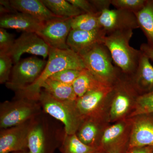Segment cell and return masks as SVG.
Wrapping results in <instances>:
<instances>
[{
    "label": "cell",
    "instance_id": "6da1fadb",
    "mask_svg": "<svg viewBox=\"0 0 153 153\" xmlns=\"http://www.w3.org/2000/svg\"><path fill=\"white\" fill-rule=\"evenodd\" d=\"M85 68L82 58L71 49L50 48L48 61L41 75L33 84L16 92V97L38 101L42 84L52 75L65 69L81 71Z\"/></svg>",
    "mask_w": 153,
    "mask_h": 153
},
{
    "label": "cell",
    "instance_id": "7a4b0ae2",
    "mask_svg": "<svg viewBox=\"0 0 153 153\" xmlns=\"http://www.w3.org/2000/svg\"><path fill=\"white\" fill-rule=\"evenodd\" d=\"M53 118L43 111L33 119L28 137L29 153H54L60 147L65 129Z\"/></svg>",
    "mask_w": 153,
    "mask_h": 153
},
{
    "label": "cell",
    "instance_id": "3957f363",
    "mask_svg": "<svg viewBox=\"0 0 153 153\" xmlns=\"http://www.w3.org/2000/svg\"><path fill=\"white\" fill-rule=\"evenodd\" d=\"M133 34V30L117 31L106 35L104 41L115 66L126 75L134 74L141 54L140 50L130 45Z\"/></svg>",
    "mask_w": 153,
    "mask_h": 153
},
{
    "label": "cell",
    "instance_id": "277c9868",
    "mask_svg": "<svg viewBox=\"0 0 153 153\" xmlns=\"http://www.w3.org/2000/svg\"><path fill=\"white\" fill-rule=\"evenodd\" d=\"M79 55L85 68L105 85L112 86L122 73L113 64L109 51L104 44H97Z\"/></svg>",
    "mask_w": 153,
    "mask_h": 153
},
{
    "label": "cell",
    "instance_id": "5b68a950",
    "mask_svg": "<svg viewBox=\"0 0 153 153\" xmlns=\"http://www.w3.org/2000/svg\"><path fill=\"white\" fill-rule=\"evenodd\" d=\"M38 102L44 112L63 125L66 134H76L83 120L76 108V101L59 100L42 89Z\"/></svg>",
    "mask_w": 153,
    "mask_h": 153
},
{
    "label": "cell",
    "instance_id": "8992f818",
    "mask_svg": "<svg viewBox=\"0 0 153 153\" xmlns=\"http://www.w3.org/2000/svg\"><path fill=\"white\" fill-rule=\"evenodd\" d=\"M43 110L38 101L17 97L0 106V128L6 129L20 125L33 120Z\"/></svg>",
    "mask_w": 153,
    "mask_h": 153
},
{
    "label": "cell",
    "instance_id": "52a82bcc",
    "mask_svg": "<svg viewBox=\"0 0 153 153\" xmlns=\"http://www.w3.org/2000/svg\"><path fill=\"white\" fill-rule=\"evenodd\" d=\"M47 61L36 57H28L16 63L6 87L16 92L25 89L38 79Z\"/></svg>",
    "mask_w": 153,
    "mask_h": 153
},
{
    "label": "cell",
    "instance_id": "ba28073f",
    "mask_svg": "<svg viewBox=\"0 0 153 153\" xmlns=\"http://www.w3.org/2000/svg\"><path fill=\"white\" fill-rule=\"evenodd\" d=\"M72 18H57L44 22L36 33L50 48L69 49L67 39L71 30Z\"/></svg>",
    "mask_w": 153,
    "mask_h": 153
},
{
    "label": "cell",
    "instance_id": "9c48e42d",
    "mask_svg": "<svg viewBox=\"0 0 153 153\" xmlns=\"http://www.w3.org/2000/svg\"><path fill=\"white\" fill-rule=\"evenodd\" d=\"M50 47L35 33H23L15 40L10 50L8 52L16 64L25 53L41 56L44 59L49 56Z\"/></svg>",
    "mask_w": 153,
    "mask_h": 153
},
{
    "label": "cell",
    "instance_id": "30bf717a",
    "mask_svg": "<svg viewBox=\"0 0 153 153\" xmlns=\"http://www.w3.org/2000/svg\"><path fill=\"white\" fill-rule=\"evenodd\" d=\"M33 120L10 128L1 129L0 153L28 151V137Z\"/></svg>",
    "mask_w": 153,
    "mask_h": 153
},
{
    "label": "cell",
    "instance_id": "8fae6325",
    "mask_svg": "<svg viewBox=\"0 0 153 153\" xmlns=\"http://www.w3.org/2000/svg\"><path fill=\"white\" fill-rule=\"evenodd\" d=\"M99 21L107 35L117 31L133 30L139 28L134 13L120 9L102 11L99 16Z\"/></svg>",
    "mask_w": 153,
    "mask_h": 153
},
{
    "label": "cell",
    "instance_id": "7c38bea8",
    "mask_svg": "<svg viewBox=\"0 0 153 153\" xmlns=\"http://www.w3.org/2000/svg\"><path fill=\"white\" fill-rule=\"evenodd\" d=\"M106 33L103 29L86 31L72 30L67 39L69 49L79 54L98 44H104Z\"/></svg>",
    "mask_w": 153,
    "mask_h": 153
},
{
    "label": "cell",
    "instance_id": "4fadbf2b",
    "mask_svg": "<svg viewBox=\"0 0 153 153\" xmlns=\"http://www.w3.org/2000/svg\"><path fill=\"white\" fill-rule=\"evenodd\" d=\"M112 86L102 84L98 87L89 91L82 97L77 98L76 105L82 119L85 117L94 116L99 107L108 95Z\"/></svg>",
    "mask_w": 153,
    "mask_h": 153
},
{
    "label": "cell",
    "instance_id": "5bb4252c",
    "mask_svg": "<svg viewBox=\"0 0 153 153\" xmlns=\"http://www.w3.org/2000/svg\"><path fill=\"white\" fill-rule=\"evenodd\" d=\"M129 146L130 149L153 147V114L143 115L134 124Z\"/></svg>",
    "mask_w": 153,
    "mask_h": 153
},
{
    "label": "cell",
    "instance_id": "9a60e30c",
    "mask_svg": "<svg viewBox=\"0 0 153 153\" xmlns=\"http://www.w3.org/2000/svg\"><path fill=\"white\" fill-rule=\"evenodd\" d=\"M44 23L27 14L18 12L4 14L0 19L1 28L20 30L24 33H36Z\"/></svg>",
    "mask_w": 153,
    "mask_h": 153
},
{
    "label": "cell",
    "instance_id": "2e32d148",
    "mask_svg": "<svg viewBox=\"0 0 153 153\" xmlns=\"http://www.w3.org/2000/svg\"><path fill=\"white\" fill-rule=\"evenodd\" d=\"M13 8L20 13L27 14L43 23L55 18L54 15L40 0H11Z\"/></svg>",
    "mask_w": 153,
    "mask_h": 153
},
{
    "label": "cell",
    "instance_id": "e0dca14e",
    "mask_svg": "<svg viewBox=\"0 0 153 153\" xmlns=\"http://www.w3.org/2000/svg\"><path fill=\"white\" fill-rule=\"evenodd\" d=\"M132 76L137 88L143 91L144 94L153 91V66L150 59L142 52L136 70Z\"/></svg>",
    "mask_w": 153,
    "mask_h": 153
},
{
    "label": "cell",
    "instance_id": "ac0fdd59",
    "mask_svg": "<svg viewBox=\"0 0 153 153\" xmlns=\"http://www.w3.org/2000/svg\"><path fill=\"white\" fill-rule=\"evenodd\" d=\"M134 14L139 28L147 38L148 45L153 49V0H147L143 9Z\"/></svg>",
    "mask_w": 153,
    "mask_h": 153
},
{
    "label": "cell",
    "instance_id": "d6986e66",
    "mask_svg": "<svg viewBox=\"0 0 153 153\" xmlns=\"http://www.w3.org/2000/svg\"><path fill=\"white\" fill-rule=\"evenodd\" d=\"M41 88L59 100L75 101L77 99L72 85L48 79L42 84Z\"/></svg>",
    "mask_w": 153,
    "mask_h": 153
},
{
    "label": "cell",
    "instance_id": "ffe728a7",
    "mask_svg": "<svg viewBox=\"0 0 153 153\" xmlns=\"http://www.w3.org/2000/svg\"><path fill=\"white\" fill-rule=\"evenodd\" d=\"M54 15L60 18H73L84 13L66 0H41Z\"/></svg>",
    "mask_w": 153,
    "mask_h": 153
},
{
    "label": "cell",
    "instance_id": "44dd1931",
    "mask_svg": "<svg viewBox=\"0 0 153 153\" xmlns=\"http://www.w3.org/2000/svg\"><path fill=\"white\" fill-rule=\"evenodd\" d=\"M103 84L104 83L99 81L90 71L85 68L81 71V73L72 85L78 98L82 97L89 91Z\"/></svg>",
    "mask_w": 153,
    "mask_h": 153
},
{
    "label": "cell",
    "instance_id": "7402d4cb",
    "mask_svg": "<svg viewBox=\"0 0 153 153\" xmlns=\"http://www.w3.org/2000/svg\"><path fill=\"white\" fill-rule=\"evenodd\" d=\"M59 149L61 153H94L98 151L96 147L82 143L76 134H65Z\"/></svg>",
    "mask_w": 153,
    "mask_h": 153
},
{
    "label": "cell",
    "instance_id": "603a6c76",
    "mask_svg": "<svg viewBox=\"0 0 153 153\" xmlns=\"http://www.w3.org/2000/svg\"><path fill=\"white\" fill-rule=\"evenodd\" d=\"M99 15L83 13L74 17L71 20V29L89 31L101 29L99 21Z\"/></svg>",
    "mask_w": 153,
    "mask_h": 153
},
{
    "label": "cell",
    "instance_id": "cb8c5ba5",
    "mask_svg": "<svg viewBox=\"0 0 153 153\" xmlns=\"http://www.w3.org/2000/svg\"><path fill=\"white\" fill-rule=\"evenodd\" d=\"M79 128V132L76 135L78 138L85 144L95 147L93 144L98 134V128L96 124L91 120L89 119L82 124Z\"/></svg>",
    "mask_w": 153,
    "mask_h": 153
},
{
    "label": "cell",
    "instance_id": "d4e9b609",
    "mask_svg": "<svg viewBox=\"0 0 153 153\" xmlns=\"http://www.w3.org/2000/svg\"><path fill=\"white\" fill-rule=\"evenodd\" d=\"M134 111L132 116L153 114V91L140 95L137 98Z\"/></svg>",
    "mask_w": 153,
    "mask_h": 153
},
{
    "label": "cell",
    "instance_id": "484cf974",
    "mask_svg": "<svg viewBox=\"0 0 153 153\" xmlns=\"http://www.w3.org/2000/svg\"><path fill=\"white\" fill-rule=\"evenodd\" d=\"M124 125L118 123L111 126L105 131L102 137L101 142L103 146H108L116 141L123 134Z\"/></svg>",
    "mask_w": 153,
    "mask_h": 153
},
{
    "label": "cell",
    "instance_id": "4316f807",
    "mask_svg": "<svg viewBox=\"0 0 153 153\" xmlns=\"http://www.w3.org/2000/svg\"><path fill=\"white\" fill-rule=\"evenodd\" d=\"M13 63L8 52H0V83H6L9 81Z\"/></svg>",
    "mask_w": 153,
    "mask_h": 153
},
{
    "label": "cell",
    "instance_id": "83f0119b",
    "mask_svg": "<svg viewBox=\"0 0 153 153\" xmlns=\"http://www.w3.org/2000/svg\"><path fill=\"white\" fill-rule=\"evenodd\" d=\"M147 0H111V4L117 9L136 13L141 10Z\"/></svg>",
    "mask_w": 153,
    "mask_h": 153
},
{
    "label": "cell",
    "instance_id": "f1b7e54d",
    "mask_svg": "<svg viewBox=\"0 0 153 153\" xmlns=\"http://www.w3.org/2000/svg\"><path fill=\"white\" fill-rule=\"evenodd\" d=\"M81 71L72 69H65L53 74L49 79L67 85H72L81 73Z\"/></svg>",
    "mask_w": 153,
    "mask_h": 153
},
{
    "label": "cell",
    "instance_id": "f546056e",
    "mask_svg": "<svg viewBox=\"0 0 153 153\" xmlns=\"http://www.w3.org/2000/svg\"><path fill=\"white\" fill-rule=\"evenodd\" d=\"M13 35L7 32L6 29H0V52H8L15 42Z\"/></svg>",
    "mask_w": 153,
    "mask_h": 153
},
{
    "label": "cell",
    "instance_id": "4dcf8cb0",
    "mask_svg": "<svg viewBox=\"0 0 153 153\" xmlns=\"http://www.w3.org/2000/svg\"><path fill=\"white\" fill-rule=\"evenodd\" d=\"M69 3L74 7L79 9L84 13L100 15L101 13H99L94 7L90 1L87 0H67Z\"/></svg>",
    "mask_w": 153,
    "mask_h": 153
},
{
    "label": "cell",
    "instance_id": "1f68e13d",
    "mask_svg": "<svg viewBox=\"0 0 153 153\" xmlns=\"http://www.w3.org/2000/svg\"><path fill=\"white\" fill-rule=\"evenodd\" d=\"M91 2L99 13H101L102 11L109 9L111 5V0H92Z\"/></svg>",
    "mask_w": 153,
    "mask_h": 153
},
{
    "label": "cell",
    "instance_id": "d6a6232c",
    "mask_svg": "<svg viewBox=\"0 0 153 153\" xmlns=\"http://www.w3.org/2000/svg\"><path fill=\"white\" fill-rule=\"evenodd\" d=\"M140 50L143 54L146 55L150 59L153 61V49L150 47L147 44L143 43L141 45Z\"/></svg>",
    "mask_w": 153,
    "mask_h": 153
},
{
    "label": "cell",
    "instance_id": "836d02e7",
    "mask_svg": "<svg viewBox=\"0 0 153 153\" xmlns=\"http://www.w3.org/2000/svg\"><path fill=\"white\" fill-rule=\"evenodd\" d=\"M153 151V146H147L131 149L127 153H151Z\"/></svg>",
    "mask_w": 153,
    "mask_h": 153
},
{
    "label": "cell",
    "instance_id": "e575fe53",
    "mask_svg": "<svg viewBox=\"0 0 153 153\" xmlns=\"http://www.w3.org/2000/svg\"><path fill=\"white\" fill-rule=\"evenodd\" d=\"M12 153H29L28 151H24V152H15Z\"/></svg>",
    "mask_w": 153,
    "mask_h": 153
},
{
    "label": "cell",
    "instance_id": "d590c367",
    "mask_svg": "<svg viewBox=\"0 0 153 153\" xmlns=\"http://www.w3.org/2000/svg\"><path fill=\"white\" fill-rule=\"evenodd\" d=\"M94 153H103L102 152H99V151H97V152H95Z\"/></svg>",
    "mask_w": 153,
    "mask_h": 153
},
{
    "label": "cell",
    "instance_id": "8d00e7d4",
    "mask_svg": "<svg viewBox=\"0 0 153 153\" xmlns=\"http://www.w3.org/2000/svg\"><path fill=\"white\" fill-rule=\"evenodd\" d=\"M151 153H153V151L152 152H151Z\"/></svg>",
    "mask_w": 153,
    "mask_h": 153
}]
</instances>
